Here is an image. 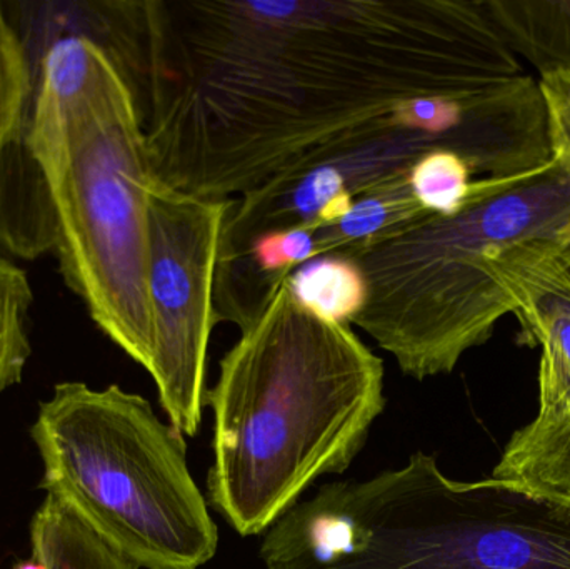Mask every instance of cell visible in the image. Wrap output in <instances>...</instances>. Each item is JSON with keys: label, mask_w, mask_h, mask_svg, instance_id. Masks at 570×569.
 <instances>
[{"label": "cell", "mask_w": 570, "mask_h": 569, "mask_svg": "<svg viewBox=\"0 0 570 569\" xmlns=\"http://www.w3.org/2000/svg\"><path fill=\"white\" fill-rule=\"evenodd\" d=\"M140 26L154 174L204 199L528 76L479 0H159Z\"/></svg>", "instance_id": "6da1fadb"}, {"label": "cell", "mask_w": 570, "mask_h": 569, "mask_svg": "<svg viewBox=\"0 0 570 569\" xmlns=\"http://www.w3.org/2000/svg\"><path fill=\"white\" fill-rule=\"evenodd\" d=\"M207 503L240 534L266 533L325 474H342L385 408L384 361L351 324L297 303L288 274L220 361Z\"/></svg>", "instance_id": "7a4b0ae2"}, {"label": "cell", "mask_w": 570, "mask_h": 569, "mask_svg": "<svg viewBox=\"0 0 570 569\" xmlns=\"http://www.w3.org/2000/svg\"><path fill=\"white\" fill-rule=\"evenodd\" d=\"M23 137L46 184L63 283L147 371L156 174L136 94L96 40L69 32L33 59Z\"/></svg>", "instance_id": "3957f363"}, {"label": "cell", "mask_w": 570, "mask_h": 569, "mask_svg": "<svg viewBox=\"0 0 570 569\" xmlns=\"http://www.w3.org/2000/svg\"><path fill=\"white\" fill-rule=\"evenodd\" d=\"M569 224L570 179L554 160L495 180L458 213L431 214L348 256L367 286L351 324L412 380L452 373L514 314L491 257L525 241L559 239Z\"/></svg>", "instance_id": "277c9868"}, {"label": "cell", "mask_w": 570, "mask_h": 569, "mask_svg": "<svg viewBox=\"0 0 570 569\" xmlns=\"http://www.w3.org/2000/svg\"><path fill=\"white\" fill-rule=\"evenodd\" d=\"M30 438L43 464L39 487L139 569H199L216 557L219 528L184 434L146 398L117 384H56Z\"/></svg>", "instance_id": "5b68a950"}, {"label": "cell", "mask_w": 570, "mask_h": 569, "mask_svg": "<svg viewBox=\"0 0 570 569\" xmlns=\"http://www.w3.org/2000/svg\"><path fill=\"white\" fill-rule=\"evenodd\" d=\"M230 200L204 199L154 176L149 189L150 326L147 373L169 423L196 436L206 400L207 353L219 323L216 281Z\"/></svg>", "instance_id": "8992f818"}, {"label": "cell", "mask_w": 570, "mask_h": 569, "mask_svg": "<svg viewBox=\"0 0 570 569\" xmlns=\"http://www.w3.org/2000/svg\"><path fill=\"white\" fill-rule=\"evenodd\" d=\"M491 266L542 351L538 416L512 434L491 478L570 508V246L525 241L492 256Z\"/></svg>", "instance_id": "52a82bcc"}, {"label": "cell", "mask_w": 570, "mask_h": 569, "mask_svg": "<svg viewBox=\"0 0 570 569\" xmlns=\"http://www.w3.org/2000/svg\"><path fill=\"white\" fill-rule=\"evenodd\" d=\"M435 149L442 147L424 134L385 130L344 144L230 199L220 236L217 281L239 266L257 237L332 223L348 213L361 194Z\"/></svg>", "instance_id": "ba28073f"}, {"label": "cell", "mask_w": 570, "mask_h": 569, "mask_svg": "<svg viewBox=\"0 0 570 569\" xmlns=\"http://www.w3.org/2000/svg\"><path fill=\"white\" fill-rule=\"evenodd\" d=\"M409 170L411 167L375 184L354 200L344 216L312 229L315 257L352 256L431 216L412 193Z\"/></svg>", "instance_id": "9c48e42d"}, {"label": "cell", "mask_w": 570, "mask_h": 569, "mask_svg": "<svg viewBox=\"0 0 570 569\" xmlns=\"http://www.w3.org/2000/svg\"><path fill=\"white\" fill-rule=\"evenodd\" d=\"M505 46L539 72L570 70V0H479Z\"/></svg>", "instance_id": "30bf717a"}, {"label": "cell", "mask_w": 570, "mask_h": 569, "mask_svg": "<svg viewBox=\"0 0 570 569\" xmlns=\"http://www.w3.org/2000/svg\"><path fill=\"white\" fill-rule=\"evenodd\" d=\"M30 553L46 569H139L52 494L30 521Z\"/></svg>", "instance_id": "8fae6325"}, {"label": "cell", "mask_w": 570, "mask_h": 569, "mask_svg": "<svg viewBox=\"0 0 570 569\" xmlns=\"http://www.w3.org/2000/svg\"><path fill=\"white\" fill-rule=\"evenodd\" d=\"M288 286L305 310L332 323L351 324L367 297L364 274L347 257L322 256L288 274Z\"/></svg>", "instance_id": "7c38bea8"}, {"label": "cell", "mask_w": 570, "mask_h": 569, "mask_svg": "<svg viewBox=\"0 0 570 569\" xmlns=\"http://www.w3.org/2000/svg\"><path fill=\"white\" fill-rule=\"evenodd\" d=\"M33 293L26 271L0 253V396L22 383L32 346L29 321Z\"/></svg>", "instance_id": "4fadbf2b"}, {"label": "cell", "mask_w": 570, "mask_h": 569, "mask_svg": "<svg viewBox=\"0 0 570 569\" xmlns=\"http://www.w3.org/2000/svg\"><path fill=\"white\" fill-rule=\"evenodd\" d=\"M409 183L415 199L428 213L448 216L461 210L495 180L478 179L459 154L435 149L422 154L412 164Z\"/></svg>", "instance_id": "5bb4252c"}, {"label": "cell", "mask_w": 570, "mask_h": 569, "mask_svg": "<svg viewBox=\"0 0 570 569\" xmlns=\"http://www.w3.org/2000/svg\"><path fill=\"white\" fill-rule=\"evenodd\" d=\"M33 90V60L29 46L0 3V150L19 130Z\"/></svg>", "instance_id": "9a60e30c"}, {"label": "cell", "mask_w": 570, "mask_h": 569, "mask_svg": "<svg viewBox=\"0 0 570 569\" xmlns=\"http://www.w3.org/2000/svg\"><path fill=\"white\" fill-rule=\"evenodd\" d=\"M538 82L548 116L552 160L570 179V70H549Z\"/></svg>", "instance_id": "2e32d148"}, {"label": "cell", "mask_w": 570, "mask_h": 569, "mask_svg": "<svg viewBox=\"0 0 570 569\" xmlns=\"http://www.w3.org/2000/svg\"><path fill=\"white\" fill-rule=\"evenodd\" d=\"M559 241H561V243L568 244V246H570V224L568 227H566L564 233L561 234V237H559Z\"/></svg>", "instance_id": "e0dca14e"}]
</instances>
